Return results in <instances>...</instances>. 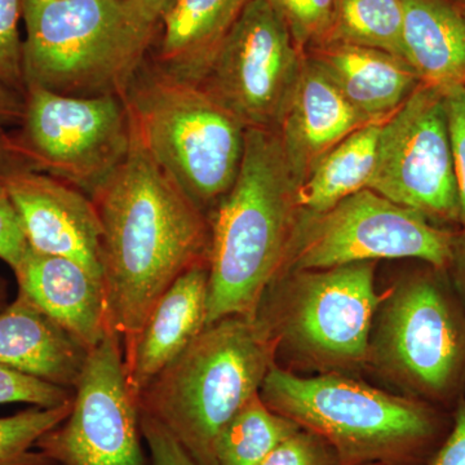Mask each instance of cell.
Masks as SVG:
<instances>
[{
    "label": "cell",
    "mask_w": 465,
    "mask_h": 465,
    "mask_svg": "<svg viewBox=\"0 0 465 465\" xmlns=\"http://www.w3.org/2000/svg\"><path fill=\"white\" fill-rule=\"evenodd\" d=\"M367 189L411 208L434 225L459 229V200L445 92L420 84L382 122Z\"/></svg>",
    "instance_id": "cell-11"
},
{
    "label": "cell",
    "mask_w": 465,
    "mask_h": 465,
    "mask_svg": "<svg viewBox=\"0 0 465 465\" xmlns=\"http://www.w3.org/2000/svg\"><path fill=\"white\" fill-rule=\"evenodd\" d=\"M338 0H269L302 52L322 45L331 29Z\"/></svg>",
    "instance_id": "cell-26"
},
{
    "label": "cell",
    "mask_w": 465,
    "mask_h": 465,
    "mask_svg": "<svg viewBox=\"0 0 465 465\" xmlns=\"http://www.w3.org/2000/svg\"><path fill=\"white\" fill-rule=\"evenodd\" d=\"M18 293L92 351L110 331L103 281L84 265L30 247L14 269Z\"/></svg>",
    "instance_id": "cell-16"
},
{
    "label": "cell",
    "mask_w": 465,
    "mask_h": 465,
    "mask_svg": "<svg viewBox=\"0 0 465 465\" xmlns=\"http://www.w3.org/2000/svg\"><path fill=\"white\" fill-rule=\"evenodd\" d=\"M207 298L208 262H202L177 278L158 300L143 329L124 349L128 381L137 399L206 329Z\"/></svg>",
    "instance_id": "cell-17"
},
{
    "label": "cell",
    "mask_w": 465,
    "mask_h": 465,
    "mask_svg": "<svg viewBox=\"0 0 465 465\" xmlns=\"http://www.w3.org/2000/svg\"><path fill=\"white\" fill-rule=\"evenodd\" d=\"M448 273L465 309V231H455Z\"/></svg>",
    "instance_id": "cell-35"
},
{
    "label": "cell",
    "mask_w": 465,
    "mask_h": 465,
    "mask_svg": "<svg viewBox=\"0 0 465 465\" xmlns=\"http://www.w3.org/2000/svg\"><path fill=\"white\" fill-rule=\"evenodd\" d=\"M176 0H124L131 16L146 29L157 30Z\"/></svg>",
    "instance_id": "cell-34"
},
{
    "label": "cell",
    "mask_w": 465,
    "mask_h": 465,
    "mask_svg": "<svg viewBox=\"0 0 465 465\" xmlns=\"http://www.w3.org/2000/svg\"><path fill=\"white\" fill-rule=\"evenodd\" d=\"M445 108L448 116L452 164L457 182L459 229L465 231V87H452L445 91Z\"/></svg>",
    "instance_id": "cell-29"
},
{
    "label": "cell",
    "mask_w": 465,
    "mask_h": 465,
    "mask_svg": "<svg viewBox=\"0 0 465 465\" xmlns=\"http://www.w3.org/2000/svg\"><path fill=\"white\" fill-rule=\"evenodd\" d=\"M8 305V287L5 281L0 277V311Z\"/></svg>",
    "instance_id": "cell-37"
},
{
    "label": "cell",
    "mask_w": 465,
    "mask_h": 465,
    "mask_svg": "<svg viewBox=\"0 0 465 465\" xmlns=\"http://www.w3.org/2000/svg\"><path fill=\"white\" fill-rule=\"evenodd\" d=\"M142 430L149 465H201L166 428L142 412Z\"/></svg>",
    "instance_id": "cell-31"
},
{
    "label": "cell",
    "mask_w": 465,
    "mask_h": 465,
    "mask_svg": "<svg viewBox=\"0 0 465 465\" xmlns=\"http://www.w3.org/2000/svg\"><path fill=\"white\" fill-rule=\"evenodd\" d=\"M304 60L269 0H251L200 84L246 130L277 133Z\"/></svg>",
    "instance_id": "cell-13"
},
{
    "label": "cell",
    "mask_w": 465,
    "mask_h": 465,
    "mask_svg": "<svg viewBox=\"0 0 465 465\" xmlns=\"http://www.w3.org/2000/svg\"><path fill=\"white\" fill-rule=\"evenodd\" d=\"M382 122L349 134L324 155L307 180L298 186L300 208L320 213L367 189L376 166Z\"/></svg>",
    "instance_id": "cell-22"
},
{
    "label": "cell",
    "mask_w": 465,
    "mask_h": 465,
    "mask_svg": "<svg viewBox=\"0 0 465 465\" xmlns=\"http://www.w3.org/2000/svg\"><path fill=\"white\" fill-rule=\"evenodd\" d=\"M366 465H388V464H366Z\"/></svg>",
    "instance_id": "cell-40"
},
{
    "label": "cell",
    "mask_w": 465,
    "mask_h": 465,
    "mask_svg": "<svg viewBox=\"0 0 465 465\" xmlns=\"http://www.w3.org/2000/svg\"><path fill=\"white\" fill-rule=\"evenodd\" d=\"M370 121L305 56L277 134L291 176L302 185L330 150Z\"/></svg>",
    "instance_id": "cell-15"
},
{
    "label": "cell",
    "mask_w": 465,
    "mask_h": 465,
    "mask_svg": "<svg viewBox=\"0 0 465 465\" xmlns=\"http://www.w3.org/2000/svg\"><path fill=\"white\" fill-rule=\"evenodd\" d=\"M376 317L369 362L407 396L454 411L465 396V309L448 269L415 260Z\"/></svg>",
    "instance_id": "cell-7"
},
{
    "label": "cell",
    "mask_w": 465,
    "mask_h": 465,
    "mask_svg": "<svg viewBox=\"0 0 465 465\" xmlns=\"http://www.w3.org/2000/svg\"><path fill=\"white\" fill-rule=\"evenodd\" d=\"M428 465H465V396L451 412V427Z\"/></svg>",
    "instance_id": "cell-33"
},
{
    "label": "cell",
    "mask_w": 465,
    "mask_h": 465,
    "mask_svg": "<svg viewBox=\"0 0 465 465\" xmlns=\"http://www.w3.org/2000/svg\"><path fill=\"white\" fill-rule=\"evenodd\" d=\"M299 425L269 409L256 394L217 436L215 465H259Z\"/></svg>",
    "instance_id": "cell-23"
},
{
    "label": "cell",
    "mask_w": 465,
    "mask_h": 465,
    "mask_svg": "<svg viewBox=\"0 0 465 465\" xmlns=\"http://www.w3.org/2000/svg\"><path fill=\"white\" fill-rule=\"evenodd\" d=\"M73 396L74 391L57 387L0 365V405L29 403L48 409L72 402Z\"/></svg>",
    "instance_id": "cell-28"
},
{
    "label": "cell",
    "mask_w": 465,
    "mask_h": 465,
    "mask_svg": "<svg viewBox=\"0 0 465 465\" xmlns=\"http://www.w3.org/2000/svg\"><path fill=\"white\" fill-rule=\"evenodd\" d=\"M109 326L130 347L177 278L208 262L210 219L153 162L134 134L124 164L94 198Z\"/></svg>",
    "instance_id": "cell-1"
},
{
    "label": "cell",
    "mask_w": 465,
    "mask_h": 465,
    "mask_svg": "<svg viewBox=\"0 0 465 465\" xmlns=\"http://www.w3.org/2000/svg\"><path fill=\"white\" fill-rule=\"evenodd\" d=\"M0 183L16 208L33 250L74 260L103 281L99 213L88 195L27 167L3 145L2 139Z\"/></svg>",
    "instance_id": "cell-14"
},
{
    "label": "cell",
    "mask_w": 465,
    "mask_h": 465,
    "mask_svg": "<svg viewBox=\"0 0 465 465\" xmlns=\"http://www.w3.org/2000/svg\"><path fill=\"white\" fill-rule=\"evenodd\" d=\"M24 94L0 82V130L9 124H20L24 115Z\"/></svg>",
    "instance_id": "cell-36"
},
{
    "label": "cell",
    "mask_w": 465,
    "mask_h": 465,
    "mask_svg": "<svg viewBox=\"0 0 465 465\" xmlns=\"http://www.w3.org/2000/svg\"><path fill=\"white\" fill-rule=\"evenodd\" d=\"M455 231L363 189L324 213L300 211L281 275L379 260H419L448 269Z\"/></svg>",
    "instance_id": "cell-10"
},
{
    "label": "cell",
    "mask_w": 465,
    "mask_h": 465,
    "mask_svg": "<svg viewBox=\"0 0 465 465\" xmlns=\"http://www.w3.org/2000/svg\"><path fill=\"white\" fill-rule=\"evenodd\" d=\"M298 183L273 131L247 130L240 173L210 213L207 326L256 318L282 273L298 226Z\"/></svg>",
    "instance_id": "cell-2"
},
{
    "label": "cell",
    "mask_w": 465,
    "mask_h": 465,
    "mask_svg": "<svg viewBox=\"0 0 465 465\" xmlns=\"http://www.w3.org/2000/svg\"><path fill=\"white\" fill-rule=\"evenodd\" d=\"M72 402L48 409L33 406L0 418V465H54L36 443L69 415Z\"/></svg>",
    "instance_id": "cell-25"
},
{
    "label": "cell",
    "mask_w": 465,
    "mask_h": 465,
    "mask_svg": "<svg viewBox=\"0 0 465 465\" xmlns=\"http://www.w3.org/2000/svg\"><path fill=\"white\" fill-rule=\"evenodd\" d=\"M329 443L317 434L299 428L290 434L259 465H333Z\"/></svg>",
    "instance_id": "cell-30"
},
{
    "label": "cell",
    "mask_w": 465,
    "mask_h": 465,
    "mask_svg": "<svg viewBox=\"0 0 465 465\" xmlns=\"http://www.w3.org/2000/svg\"><path fill=\"white\" fill-rule=\"evenodd\" d=\"M449 2L454 3V5H461V3L464 2V0H449Z\"/></svg>",
    "instance_id": "cell-38"
},
{
    "label": "cell",
    "mask_w": 465,
    "mask_h": 465,
    "mask_svg": "<svg viewBox=\"0 0 465 465\" xmlns=\"http://www.w3.org/2000/svg\"><path fill=\"white\" fill-rule=\"evenodd\" d=\"M401 0H338L327 43L360 45L403 56Z\"/></svg>",
    "instance_id": "cell-24"
},
{
    "label": "cell",
    "mask_w": 465,
    "mask_h": 465,
    "mask_svg": "<svg viewBox=\"0 0 465 465\" xmlns=\"http://www.w3.org/2000/svg\"><path fill=\"white\" fill-rule=\"evenodd\" d=\"M29 249V241L16 208L0 183V260L14 271Z\"/></svg>",
    "instance_id": "cell-32"
},
{
    "label": "cell",
    "mask_w": 465,
    "mask_h": 465,
    "mask_svg": "<svg viewBox=\"0 0 465 465\" xmlns=\"http://www.w3.org/2000/svg\"><path fill=\"white\" fill-rule=\"evenodd\" d=\"M458 7L460 8L461 11H463L465 14V0L463 3H461V5H459Z\"/></svg>",
    "instance_id": "cell-39"
},
{
    "label": "cell",
    "mask_w": 465,
    "mask_h": 465,
    "mask_svg": "<svg viewBox=\"0 0 465 465\" xmlns=\"http://www.w3.org/2000/svg\"><path fill=\"white\" fill-rule=\"evenodd\" d=\"M90 351L25 296L0 311V365L74 391Z\"/></svg>",
    "instance_id": "cell-18"
},
{
    "label": "cell",
    "mask_w": 465,
    "mask_h": 465,
    "mask_svg": "<svg viewBox=\"0 0 465 465\" xmlns=\"http://www.w3.org/2000/svg\"><path fill=\"white\" fill-rule=\"evenodd\" d=\"M24 81L58 94L124 96L157 30L124 0H24Z\"/></svg>",
    "instance_id": "cell-6"
},
{
    "label": "cell",
    "mask_w": 465,
    "mask_h": 465,
    "mask_svg": "<svg viewBox=\"0 0 465 465\" xmlns=\"http://www.w3.org/2000/svg\"><path fill=\"white\" fill-rule=\"evenodd\" d=\"M278 345L259 317L208 324L142 391L140 411L163 425L198 463L215 465L217 436L259 394Z\"/></svg>",
    "instance_id": "cell-4"
},
{
    "label": "cell",
    "mask_w": 465,
    "mask_h": 465,
    "mask_svg": "<svg viewBox=\"0 0 465 465\" xmlns=\"http://www.w3.org/2000/svg\"><path fill=\"white\" fill-rule=\"evenodd\" d=\"M376 262L281 275L258 317L295 356L321 369L369 362L372 324L390 291H376ZM266 293V292H265Z\"/></svg>",
    "instance_id": "cell-8"
},
{
    "label": "cell",
    "mask_w": 465,
    "mask_h": 465,
    "mask_svg": "<svg viewBox=\"0 0 465 465\" xmlns=\"http://www.w3.org/2000/svg\"><path fill=\"white\" fill-rule=\"evenodd\" d=\"M259 394L269 409L329 443L341 465L430 459L451 427L445 410L333 372L307 378L274 365Z\"/></svg>",
    "instance_id": "cell-3"
},
{
    "label": "cell",
    "mask_w": 465,
    "mask_h": 465,
    "mask_svg": "<svg viewBox=\"0 0 465 465\" xmlns=\"http://www.w3.org/2000/svg\"><path fill=\"white\" fill-rule=\"evenodd\" d=\"M305 56L372 122L387 121L420 84L406 60L374 48L327 43Z\"/></svg>",
    "instance_id": "cell-19"
},
{
    "label": "cell",
    "mask_w": 465,
    "mask_h": 465,
    "mask_svg": "<svg viewBox=\"0 0 465 465\" xmlns=\"http://www.w3.org/2000/svg\"><path fill=\"white\" fill-rule=\"evenodd\" d=\"M251 0H176L162 18L154 63L167 74L200 84Z\"/></svg>",
    "instance_id": "cell-20"
},
{
    "label": "cell",
    "mask_w": 465,
    "mask_h": 465,
    "mask_svg": "<svg viewBox=\"0 0 465 465\" xmlns=\"http://www.w3.org/2000/svg\"><path fill=\"white\" fill-rule=\"evenodd\" d=\"M124 100L149 157L210 216L240 173L246 127L200 84L167 74L148 57Z\"/></svg>",
    "instance_id": "cell-5"
},
{
    "label": "cell",
    "mask_w": 465,
    "mask_h": 465,
    "mask_svg": "<svg viewBox=\"0 0 465 465\" xmlns=\"http://www.w3.org/2000/svg\"><path fill=\"white\" fill-rule=\"evenodd\" d=\"M20 130L0 133L23 163L94 198L124 164L134 142L124 96L75 97L26 85Z\"/></svg>",
    "instance_id": "cell-9"
},
{
    "label": "cell",
    "mask_w": 465,
    "mask_h": 465,
    "mask_svg": "<svg viewBox=\"0 0 465 465\" xmlns=\"http://www.w3.org/2000/svg\"><path fill=\"white\" fill-rule=\"evenodd\" d=\"M23 14L24 0H0V82L21 94H25L20 35Z\"/></svg>",
    "instance_id": "cell-27"
},
{
    "label": "cell",
    "mask_w": 465,
    "mask_h": 465,
    "mask_svg": "<svg viewBox=\"0 0 465 465\" xmlns=\"http://www.w3.org/2000/svg\"><path fill=\"white\" fill-rule=\"evenodd\" d=\"M36 449L54 465H149L118 333L110 330L90 351L69 415L43 434Z\"/></svg>",
    "instance_id": "cell-12"
},
{
    "label": "cell",
    "mask_w": 465,
    "mask_h": 465,
    "mask_svg": "<svg viewBox=\"0 0 465 465\" xmlns=\"http://www.w3.org/2000/svg\"><path fill=\"white\" fill-rule=\"evenodd\" d=\"M403 56L420 84L465 87V14L449 0H401Z\"/></svg>",
    "instance_id": "cell-21"
}]
</instances>
